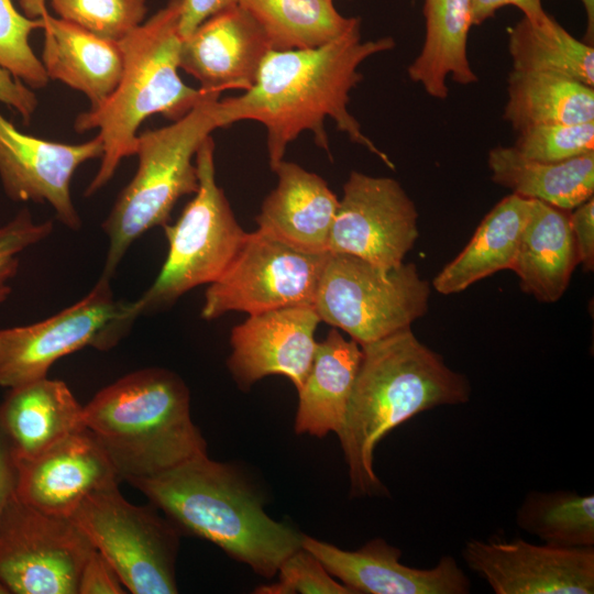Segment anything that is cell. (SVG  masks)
I'll list each match as a JSON object with an SVG mask.
<instances>
[{
    "label": "cell",
    "instance_id": "6da1fadb",
    "mask_svg": "<svg viewBox=\"0 0 594 594\" xmlns=\"http://www.w3.org/2000/svg\"><path fill=\"white\" fill-rule=\"evenodd\" d=\"M391 36L362 41L361 20L336 40L310 50L270 51L254 85L242 95L222 99L228 127L251 120L266 129L268 163L273 169L289 143L302 132L330 155L327 119L349 140L365 147L388 168V155L367 138L350 113V92L363 79L359 68L370 57L394 50Z\"/></svg>",
    "mask_w": 594,
    "mask_h": 594
},
{
    "label": "cell",
    "instance_id": "7a4b0ae2",
    "mask_svg": "<svg viewBox=\"0 0 594 594\" xmlns=\"http://www.w3.org/2000/svg\"><path fill=\"white\" fill-rule=\"evenodd\" d=\"M361 349V363L338 437L352 495L373 496L386 492L373 464L380 441L418 414L468 403L471 385L410 328Z\"/></svg>",
    "mask_w": 594,
    "mask_h": 594
},
{
    "label": "cell",
    "instance_id": "3957f363",
    "mask_svg": "<svg viewBox=\"0 0 594 594\" xmlns=\"http://www.w3.org/2000/svg\"><path fill=\"white\" fill-rule=\"evenodd\" d=\"M129 483L180 531L215 543L266 579L301 548L304 535L271 518L243 476L208 454Z\"/></svg>",
    "mask_w": 594,
    "mask_h": 594
},
{
    "label": "cell",
    "instance_id": "277c9868",
    "mask_svg": "<svg viewBox=\"0 0 594 594\" xmlns=\"http://www.w3.org/2000/svg\"><path fill=\"white\" fill-rule=\"evenodd\" d=\"M84 424L127 482L207 454L189 389L167 369H141L103 387L84 405Z\"/></svg>",
    "mask_w": 594,
    "mask_h": 594
},
{
    "label": "cell",
    "instance_id": "5b68a950",
    "mask_svg": "<svg viewBox=\"0 0 594 594\" xmlns=\"http://www.w3.org/2000/svg\"><path fill=\"white\" fill-rule=\"evenodd\" d=\"M180 8L182 0H169L119 42L123 69L116 89L102 105L76 117L75 131L98 129L103 147L85 196L105 187L122 160L134 155L138 130L145 119L158 113L175 121L208 92L187 86L178 74Z\"/></svg>",
    "mask_w": 594,
    "mask_h": 594
},
{
    "label": "cell",
    "instance_id": "8992f818",
    "mask_svg": "<svg viewBox=\"0 0 594 594\" xmlns=\"http://www.w3.org/2000/svg\"><path fill=\"white\" fill-rule=\"evenodd\" d=\"M220 95L208 91L182 118L138 134V169L102 223L108 238L103 276L112 277L143 233L167 224L180 197L197 191L198 172L193 160L205 139L217 129L228 128Z\"/></svg>",
    "mask_w": 594,
    "mask_h": 594
},
{
    "label": "cell",
    "instance_id": "52a82bcc",
    "mask_svg": "<svg viewBox=\"0 0 594 594\" xmlns=\"http://www.w3.org/2000/svg\"><path fill=\"white\" fill-rule=\"evenodd\" d=\"M199 186L173 224H165L168 252L147 290L136 299L140 315L165 309L184 294L220 277L248 232L216 182L215 142L209 135L195 157Z\"/></svg>",
    "mask_w": 594,
    "mask_h": 594
},
{
    "label": "cell",
    "instance_id": "ba28073f",
    "mask_svg": "<svg viewBox=\"0 0 594 594\" xmlns=\"http://www.w3.org/2000/svg\"><path fill=\"white\" fill-rule=\"evenodd\" d=\"M430 292L414 263L382 267L328 252L312 306L321 321L364 345L410 328L426 315Z\"/></svg>",
    "mask_w": 594,
    "mask_h": 594
},
{
    "label": "cell",
    "instance_id": "9c48e42d",
    "mask_svg": "<svg viewBox=\"0 0 594 594\" xmlns=\"http://www.w3.org/2000/svg\"><path fill=\"white\" fill-rule=\"evenodd\" d=\"M70 519L133 594L178 592L175 563L180 530L150 506L128 502L119 484L89 494Z\"/></svg>",
    "mask_w": 594,
    "mask_h": 594
},
{
    "label": "cell",
    "instance_id": "30bf717a",
    "mask_svg": "<svg viewBox=\"0 0 594 594\" xmlns=\"http://www.w3.org/2000/svg\"><path fill=\"white\" fill-rule=\"evenodd\" d=\"M101 275L92 289L62 311L0 330V386L13 388L43 377L59 359L86 346L114 348L141 316L136 301L116 299Z\"/></svg>",
    "mask_w": 594,
    "mask_h": 594
},
{
    "label": "cell",
    "instance_id": "8fae6325",
    "mask_svg": "<svg viewBox=\"0 0 594 594\" xmlns=\"http://www.w3.org/2000/svg\"><path fill=\"white\" fill-rule=\"evenodd\" d=\"M328 252L314 253L260 230L248 233L239 252L205 293L201 317L230 311L255 315L314 305Z\"/></svg>",
    "mask_w": 594,
    "mask_h": 594
},
{
    "label": "cell",
    "instance_id": "7c38bea8",
    "mask_svg": "<svg viewBox=\"0 0 594 594\" xmlns=\"http://www.w3.org/2000/svg\"><path fill=\"white\" fill-rule=\"evenodd\" d=\"M94 546L70 519L14 496L0 519V582L9 594H77Z\"/></svg>",
    "mask_w": 594,
    "mask_h": 594
},
{
    "label": "cell",
    "instance_id": "4fadbf2b",
    "mask_svg": "<svg viewBox=\"0 0 594 594\" xmlns=\"http://www.w3.org/2000/svg\"><path fill=\"white\" fill-rule=\"evenodd\" d=\"M418 211L400 184L352 170L330 231L327 252L382 267L404 262L418 238Z\"/></svg>",
    "mask_w": 594,
    "mask_h": 594
},
{
    "label": "cell",
    "instance_id": "5bb4252c",
    "mask_svg": "<svg viewBox=\"0 0 594 594\" xmlns=\"http://www.w3.org/2000/svg\"><path fill=\"white\" fill-rule=\"evenodd\" d=\"M462 558L496 594L594 593V547L473 538Z\"/></svg>",
    "mask_w": 594,
    "mask_h": 594
},
{
    "label": "cell",
    "instance_id": "9a60e30c",
    "mask_svg": "<svg viewBox=\"0 0 594 594\" xmlns=\"http://www.w3.org/2000/svg\"><path fill=\"white\" fill-rule=\"evenodd\" d=\"M103 153L101 140L67 144L25 134L0 113V182L4 194L16 202L48 204L55 218L70 230L81 219L70 196L77 168Z\"/></svg>",
    "mask_w": 594,
    "mask_h": 594
},
{
    "label": "cell",
    "instance_id": "2e32d148",
    "mask_svg": "<svg viewBox=\"0 0 594 594\" xmlns=\"http://www.w3.org/2000/svg\"><path fill=\"white\" fill-rule=\"evenodd\" d=\"M320 321L310 305L250 315L231 331L227 363L234 381L248 389L265 376L279 374L298 389L314 361Z\"/></svg>",
    "mask_w": 594,
    "mask_h": 594
},
{
    "label": "cell",
    "instance_id": "e0dca14e",
    "mask_svg": "<svg viewBox=\"0 0 594 594\" xmlns=\"http://www.w3.org/2000/svg\"><path fill=\"white\" fill-rule=\"evenodd\" d=\"M16 461L15 496L59 517L70 518L89 494L121 481L103 447L86 427L33 458Z\"/></svg>",
    "mask_w": 594,
    "mask_h": 594
},
{
    "label": "cell",
    "instance_id": "ac0fdd59",
    "mask_svg": "<svg viewBox=\"0 0 594 594\" xmlns=\"http://www.w3.org/2000/svg\"><path fill=\"white\" fill-rule=\"evenodd\" d=\"M301 547L354 594H468L471 591L469 576L449 554L430 569H417L402 563V551L382 538L348 551L304 536Z\"/></svg>",
    "mask_w": 594,
    "mask_h": 594
},
{
    "label": "cell",
    "instance_id": "d6986e66",
    "mask_svg": "<svg viewBox=\"0 0 594 594\" xmlns=\"http://www.w3.org/2000/svg\"><path fill=\"white\" fill-rule=\"evenodd\" d=\"M270 51L258 23L238 3L182 38L179 68L198 80L205 91H246Z\"/></svg>",
    "mask_w": 594,
    "mask_h": 594
},
{
    "label": "cell",
    "instance_id": "ffe728a7",
    "mask_svg": "<svg viewBox=\"0 0 594 594\" xmlns=\"http://www.w3.org/2000/svg\"><path fill=\"white\" fill-rule=\"evenodd\" d=\"M272 170L277 184L255 217L257 230L302 251L327 252L337 195L322 177L296 163L283 160Z\"/></svg>",
    "mask_w": 594,
    "mask_h": 594
},
{
    "label": "cell",
    "instance_id": "44dd1931",
    "mask_svg": "<svg viewBox=\"0 0 594 594\" xmlns=\"http://www.w3.org/2000/svg\"><path fill=\"white\" fill-rule=\"evenodd\" d=\"M41 62L50 79L84 94L90 108L102 105L116 89L123 69L119 42L99 37L46 13Z\"/></svg>",
    "mask_w": 594,
    "mask_h": 594
},
{
    "label": "cell",
    "instance_id": "7402d4cb",
    "mask_svg": "<svg viewBox=\"0 0 594 594\" xmlns=\"http://www.w3.org/2000/svg\"><path fill=\"white\" fill-rule=\"evenodd\" d=\"M0 422L16 460H24L85 428L84 406L66 383L46 376L9 388L0 403Z\"/></svg>",
    "mask_w": 594,
    "mask_h": 594
},
{
    "label": "cell",
    "instance_id": "603a6c76",
    "mask_svg": "<svg viewBox=\"0 0 594 594\" xmlns=\"http://www.w3.org/2000/svg\"><path fill=\"white\" fill-rule=\"evenodd\" d=\"M578 264L570 211L532 199L512 267L521 289L542 302H554Z\"/></svg>",
    "mask_w": 594,
    "mask_h": 594
},
{
    "label": "cell",
    "instance_id": "cb8c5ba5",
    "mask_svg": "<svg viewBox=\"0 0 594 594\" xmlns=\"http://www.w3.org/2000/svg\"><path fill=\"white\" fill-rule=\"evenodd\" d=\"M362 359L361 345L337 329L317 342L310 371L298 391L295 431L322 438L339 435Z\"/></svg>",
    "mask_w": 594,
    "mask_h": 594
},
{
    "label": "cell",
    "instance_id": "d4e9b609",
    "mask_svg": "<svg viewBox=\"0 0 594 594\" xmlns=\"http://www.w3.org/2000/svg\"><path fill=\"white\" fill-rule=\"evenodd\" d=\"M424 16L425 41L407 73L428 96L444 100L448 77L462 86L479 81L468 56L471 0H425Z\"/></svg>",
    "mask_w": 594,
    "mask_h": 594
},
{
    "label": "cell",
    "instance_id": "484cf974",
    "mask_svg": "<svg viewBox=\"0 0 594 594\" xmlns=\"http://www.w3.org/2000/svg\"><path fill=\"white\" fill-rule=\"evenodd\" d=\"M532 199L510 194L482 220L474 235L433 278L442 295L457 294L503 270H512Z\"/></svg>",
    "mask_w": 594,
    "mask_h": 594
},
{
    "label": "cell",
    "instance_id": "4316f807",
    "mask_svg": "<svg viewBox=\"0 0 594 594\" xmlns=\"http://www.w3.org/2000/svg\"><path fill=\"white\" fill-rule=\"evenodd\" d=\"M492 180L512 194L571 211L593 197L594 152L557 163L532 161L513 146H495L487 155Z\"/></svg>",
    "mask_w": 594,
    "mask_h": 594
},
{
    "label": "cell",
    "instance_id": "83f0119b",
    "mask_svg": "<svg viewBox=\"0 0 594 594\" xmlns=\"http://www.w3.org/2000/svg\"><path fill=\"white\" fill-rule=\"evenodd\" d=\"M503 120L515 131L594 121V87L551 73L512 69Z\"/></svg>",
    "mask_w": 594,
    "mask_h": 594
},
{
    "label": "cell",
    "instance_id": "f1b7e54d",
    "mask_svg": "<svg viewBox=\"0 0 594 594\" xmlns=\"http://www.w3.org/2000/svg\"><path fill=\"white\" fill-rule=\"evenodd\" d=\"M238 3L258 23L272 51L322 46L360 21L340 14L333 0H239Z\"/></svg>",
    "mask_w": 594,
    "mask_h": 594
},
{
    "label": "cell",
    "instance_id": "f546056e",
    "mask_svg": "<svg viewBox=\"0 0 594 594\" xmlns=\"http://www.w3.org/2000/svg\"><path fill=\"white\" fill-rule=\"evenodd\" d=\"M513 69L551 73L594 87V47L549 16L536 24L525 16L508 32Z\"/></svg>",
    "mask_w": 594,
    "mask_h": 594
},
{
    "label": "cell",
    "instance_id": "4dcf8cb0",
    "mask_svg": "<svg viewBox=\"0 0 594 594\" xmlns=\"http://www.w3.org/2000/svg\"><path fill=\"white\" fill-rule=\"evenodd\" d=\"M515 522L543 543L557 547H594V496L572 491L529 492Z\"/></svg>",
    "mask_w": 594,
    "mask_h": 594
},
{
    "label": "cell",
    "instance_id": "1f68e13d",
    "mask_svg": "<svg viewBox=\"0 0 594 594\" xmlns=\"http://www.w3.org/2000/svg\"><path fill=\"white\" fill-rule=\"evenodd\" d=\"M59 19L120 42L144 22L146 0H47Z\"/></svg>",
    "mask_w": 594,
    "mask_h": 594
},
{
    "label": "cell",
    "instance_id": "d6a6232c",
    "mask_svg": "<svg viewBox=\"0 0 594 594\" xmlns=\"http://www.w3.org/2000/svg\"><path fill=\"white\" fill-rule=\"evenodd\" d=\"M37 29H43L42 19L20 13L12 0H0V66L31 89L43 88L50 80L30 44Z\"/></svg>",
    "mask_w": 594,
    "mask_h": 594
},
{
    "label": "cell",
    "instance_id": "836d02e7",
    "mask_svg": "<svg viewBox=\"0 0 594 594\" xmlns=\"http://www.w3.org/2000/svg\"><path fill=\"white\" fill-rule=\"evenodd\" d=\"M517 133L512 146L532 161L557 163L594 152V121L534 125Z\"/></svg>",
    "mask_w": 594,
    "mask_h": 594
},
{
    "label": "cell",
    "instance_id": "e575fe53",
    "mask_svg": "<svg viewBox=\"0 0 594 594\" xmlns=\"http://www.w3.org/2000/svg\"><path fill=\"white\" fill-rule=\"evenodd\" d=\"M278 580L255 588L258 594H354L336 581L321 562L302 547L287 557L277 573Z\"/></svg>",
    "mask_w": 594,
    "mask_h": 594
},
{
    "label": "cell",
    "instance_id": "d590c367",
    "mask_svg": "<svg viewBox=\"0 0 594 594\" xmlns=\"http://www.w3.org/2000/svg\"><path fill=\"white\" fill-rule=\"evenodd\" d=\"M52 231V220L36 222L28 208L0 226V304L12 290L11 280L18 273L20 254L48 238Z\"/></svg>",
    "mask_w": 594,
    "mask_h": 594
},
{
    "label": "cell",
    "instance_id": "8d00e7d4",
    "mask_svg": "<svg viewBox=\"0 0 594 594\" xmlns=\"http://www.w3.org/2000/svg\"><path fill=\"white\" fill-rule=\"evenodd\" d=\"M127 592L113 566L94 549L80 572L77 594H123Z\"/></svg>",
    "mask_w": 594,
    "mask_h": 594
},
{
    "label": "cell",
    "instance_id": "74e56055",
    "mask_svg": "<svg viewBox=\"0 0 594 594\" xmlns=\"http://www.w3.org/2000/svg\"><path fill=\"white\" fill-rule=\"evenodd\" d=\"M579 264L586 272L594 270V199L591 197L570 211Z\"/></svg>",
    "mask_w": 594,
    "mask_h": 594
},
{
    "label": "cell",
    "instance_id": "f35d334b",
    "mask_svg": "<svg viewBox=\"0 0 594 594\" xmlns=\"http://www.w3.org/2000/svg\"><path fill=\"white\" fill-rule=\"evenodd\" d=\"M506 6L516 7L526 19L536 24L544 23L550 16L543 10L541 0H471L472 25L482 24Z\"/></svg>",
    "mask_w": 594,
    "mask_h": 594
},
{
    "label": "cell",
    "instance_id": "ab89813d",
    "mask_svg": "<svg viewBox=\"0 0 594 594\" xmlns=\"http://www.w3.org/2000/svg\"><path fill=\"white\" fill-rule=\"evenodd\" d=\"M0 102L13 108L29 123L37 108L38 100L30 87L14 78L0 66Z\"/></svg>",
    "mask_w": 594,
    "mask_h": 594
},
{
    "label": "cell",
    "instance_id": "60d3db41",
    "mask_svg": "<svg viewBox=\"0 0 594 594\" xmlns=\"http://www.w3.org/2000/svg\"><path fill=\"white\" fill-rule=\"evenodd\" d=\"M238 2L239 0H182L178 22L180 37H186L204 21Z\"/></svg>",
    "mask_w": 594,
    "mask_h": 594
},
{
    "label": "cell",
    "instance_id": "b9f144b4",
    "mask_svg": "<svg viewBox=\"0 0 594 594\" xmlns=\"http://www.w3.org/2000/svg\"><path fill=\"white\" fill-rule=\"evenodd\" d=\"M18 461L13 446L0 422V519L10 501L15 496Z\"/></svg>",
    "mask_w": 594,
    "mask_h": 594
},
{
    "label": "cell",
    "instance_id": "7bdbcfd3",
    "mask_svg": "<svg viewBox=\"0 0 594 594\" xmlns=\"http://www.w3.org/2000/svg\"><path fill=\"white\" fill-rule=\"evenodd\" d=\"M24 14L29 18L41 19L48 13L47 0H18Z\"/></svg>",
    "mask_w": 594,
    "mask_h": 594
},
{
    "label": "cell",
    "instance_id": "ee69618b",
    "mask_svg": "<svg viewBox=\"0 0 594 594\" xmlns=\"http://www.w3.org/2000/svg\"><path fill=\"white\" fill-rule=\"evenodd\" d=\"M586 12V32L584 41L586 44L593 45L594 42V0H580Z\"/></svg>",
    "mask_w": 594,
    "mask_h": 594
},
{
    "label": "cell",
    "instance_id": "f6af8a7d",
    "mask_svg": "<svg viewBox=\"0 0 594 594\" xmlns=\"http://www.w3.org/2000/svg\"><path fill=\"white\" fill-rule=\"evenodd\" d=\"M0 594H9L6 586L0 582Z\"/></svg>",
    "mask_w": 594,
    "mask_h": 594
}]
</instances>
